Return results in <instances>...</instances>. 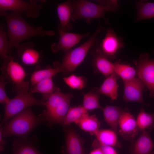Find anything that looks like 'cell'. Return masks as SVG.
<instances>
[{
    "label": "cell",
    "instance_id": "obj_22",
    "mask_svg": "<svg viewBox=\"0 0 154 154\" xmlns=\"http://www.w3.org/2000/svg\"><path fill=\"white\" fill-rule=\"evenodd\" d=\"M12 151L13 154H43L37 150L36 145L28 138H13Z\"/></svg>",
    "mask_w": 154,
    "mask_h": 154
},
{
    "label": "cell",
    "instance_id": "obj_1",
    "mask_svg": "<svg viewBox=\"0 0 154 154\" xmlns=\"http://www.w3.org/2000/svg\"><path fill=\"white\" fill-rule=\"evenodd\" d=\"M0 14L6 21L7 35L11 49L18 48L22 42L33 37L52 36L55 35L53 31L44 30L42 27H35L31 26L23 18L21 13L0 11Z\"/></svg>",
    "mask_w": 154,
    "mask_h": 154
},
{
    "label": "cell",
    "instance_id": "obj_3",
    "mask_svg": "<svg viewBox=\"0 0 154 154\" xmlns=\"http://www.w3.org/2000/svg\"><path fill=\"white\" fill-rule=\"evenodd\" d=\"M42 122L40 117L34 114L30 107L27 108L6 123L3 127V137L16 135L27 138L29 133Z\"/></svg>",
    "mask_w": 154,
    "mask_h": 154
},
{
    "label": "cell",
    "instance_id": "obj_34",
    "mask_svg": "<svg viewBox=\"0 0 154 154\" xmlns=\"http://www.w3.org/2000/svg\"><path fill=\"white\" fill-rule=\"evenodd\" d=\"M5 77L2 75L0 77V102L2 104H6L10 101V99L7 96L6 92L5 86L9 82L6 81Z\"/></svg>",
    "mask_w": 154,
    "mask_h": 154
},
{
    "label": "cell",
    "instance_id": "obj_10",
    "mask_svg": "<svg viewBox=\"0 0 154 154\" xmlns=\"http://www.w3.org/2000/svg\"><path fill=\"white\" fill-rule=\"evenodd\" d=\"M59 34L58 41L52 43L50 46L53 53L62 51L66 53L79 43L83 38L88 37L91 33L88 32L85 34H80L58 31Z\"/></svg>",
    "mask_w": 154,
    "mask_h": 154
},
{
    "label": "cell",
    "instance_id": "obj_35",
    "mask_svg": "<svg viewBox=\"0 0 154 154\" xmlns=\"http://www.w3.org/2000/svg\"><path fill=\"white\" fill-rule=\"evenodd\" d=\"M92 146L93 148H100L104 154H118L114 147L101 144L96 139L93 142Z\"/></svg>",
    "mask_w": 154,
    "mask_h": 154
},
{
    "label": "cell",
    "instance_id": "obj_27",
    "mask_svg": "<svg viewBox=\"0 0 154 154\" xmlns=\"http://www.w3.org/2000/svg\"><path fill=\"white\" fill-rule=\"evenodd\" d=\"M88 112L82 106L70 107L61 125L65 127L69 126L72 123L77 124L88 113Z\"/></svg>",
    "mask_w": 154,
    "mask_h": 154
},
{
    "label": "cell",
    "instance_id": "obj_5",
    "mask_svg": "<svg viewBox=\"0 0 154 154\" xmlns=\"http://www.w3.org/2000/svg\"><path fill=\"white\" fill-rule=\"evenodd\" d=\"M2 75L12 84V90L16 93L29 91V82L26 81V72L23 67L8 55L3 60L1 67Z\"/></svg>",
    "mask_w": 154,
    "mask_h": 154
},
{
    "label": "cell",
    "instance_id": "obj_24",
    "mask_svg": "<svg viewBox=\"0 0 154 154\" xmlns=\"http://www.w3.org/2000/svg\"><path fill=\"white\" fill-rule=\"evenodd\" d=\"M57 88L53 82L52 78H51L39 82L32 86L29 91L32 94L37 93L41 94L43 100L46 101Z\"/></svg>",
    "mask_w": 154,
    "mask_h": 154
},
{
    "label": "cell",
    "instance_id": "obj_23",
    "mask_svg": "<svg viewBox=\"0 0 154 154\" xmlns=\"http://www.w3.org/2000/svg\"><path fill=\"white\" fill-rule=\"evenodd\" d=\"M117 133L111 129H99L94 135L96 139L101 144L114 147H120L121 144L117 137Z\"/></svg>",
    "mask_w": 154,
    "mask_h": 154
},
{
    "label": "cell",
    "instance_id": "obj_17",
    "mask_svg": "<svg viewBox=\"0 0 154 154\" xmlns=\"http://www.w3.org/2000/svg\"><path fill=\"white\" fill-rule=\"evenodd\" d=\"M133 143L131 154H154V143L147 131H143Z\"/></svg>",
    "mask_w": 154,
    "mask_h": 154
},
{
    "label": "cell",
    "instance_id": "obj_7",
    "mask_svg": "<svg viewBox=\"0 0 154 154\" xmlns=\"http://www.w3.org/2000/svg\"><path fill=\"white\" fill-rule=\"evenodd\" d=\"M150 57L149 54L143 52L133 62L137 77L148 89L150 97L154 98V58L150 59Z\"/></svg>",
    "mask_w": 154,
    "mask_h": 154
},
{
    "label": "cell",
    "instance_id": "obj_8",
    "mask_svg": "<svg viewBox=\"0 0 154 154\" xmlns=\"http://www.w3.org/2000/svg\"><path fill=\"white\" fill-rule=\"evenodd\" d=\"M106 31L105 37L96 48L106 58L113 60L125 44L123 38L117 35L112 28L107 29Z\"/></svg>",
    "mask_w": 154,
    "mask_h": 154
},
{
    "label": "cell",
    "instance_id": "obj_32",
    "mask_svg": "<svg viewBox=\"0 0 154 154\" xmlns=\"http://www.w3.org/2000/svg\"><path fill=\"white\" fill-rule=\"evenodd\" d=\"M65 83L70 88L80 90L86 86L87 80L86 78L82 76H78L72 74L68 76L63 78Z\"/></svg>",
    "mask_w": 154,
    "mask_h": 154
},
{
    "label": "cell",
    "instance_id": "obj_19",
    "mask_svg": "<svg viewBox=\"0 0 154 154\" xmlns=\"http://www.w3.org/2000/svg\"><path fill=\"white\" fill-rule=\"evenodd\" d=\"M118 77L114 72L106 77L100 87L97 88L98 93L107 96L112 101L116 100L118 96Z\"/></svg>",
    "mask_w": 154,
    "mask_h": 154
},
{
    "label": "cell",
    "instance_id": "obj_12",
    "mask_svg": "<svg viewBox=\"0 0 154 154\" xmlns=\"http://www.w3.org/2000/svg\"><path fill=\"white\" fill-rule=\"evenodd\" d=\"M123 82L124 100L127 102L143 103V92L146 86L142 81L135 77L131 80L123 81Z\"/></svg>",
    "mask_w": 154,
    "mask_h": 154
},
{
    "label": "cell",
    "instance_id": "obj_4",
    "mask_svg": "<svg viewBox=\"0 0 154 154\" xmlns=\"http://www.w3.org/2000/svg\"><path fill=\"white\" fill-rule=\"evenodd\" d=\"M105 31V29L99 22L96 29L87 41L74 49L65 53L60 63L64 75L73 72L82 63L89 50L97 42L98 36Z\"/></svg>",
    "mask_w": 154,
    "mask_h": 154
},
{
    "label": "cell",
    "instance_id": "obj_36",
    "mask_svg": "<svg viewBox=\"0 0 154 154\" xmlns=\"http://www.w3.org/2000/svg\"><path fill=\"white\" fill-rule=\"evenodd\" d=\"M3 128V127L1 124L0 127V150L1 151L4 150L5 146L6 144V141L3 138V137L2 134Z\"/></svg>",
    "mask_w": 154,
    "mask_h": 154
},
{
    "label": "cell",
    "instance_id": "obj_37",
    "mask_svg": "<svg viewBox=\"0 0 154 154\" xmlns=\"http://www.w3.org/2000/svg\"><path fill=\"white\" fill-rule=\"evenodd\" d=\"M89 154H104L101 150L98 147L94 148Z\"/></svg>",
    "mask_w": 154,
    "mask_h": 154
},
{
    "label": "cell",
    "instance_id": "obj_30",
    "mask_svg": "<svg viewBox=\"0 0 154 154\" xmlns=\"http://www.w3.org/2000/svg\"><path fill=\"white\" fill-rule=\"evenodd\" d=\"M136 121L140 131L148 130L150 131L154 128V113H147L142 108L137 115Z\"/></svg>",
    "mask_w": 154,
    "mask_h": 154
},
{
    "label": "cell",
    "instance_id": "obj_15",
    "mask_svg": "<svg viewBox=\"0 0 154 154\" xmlns=\"http://www.w3.org/2000/svg\"><path fill=\"white\" fill-rule=\"evenodd\" d=\"M56 10L59 21L58 31L67 32L71 30L73 27L70 22L73 11L72 1L58 4Z\"/></svg>",
    "mask_w": 154,
    "mask_h": 154
},
{
    "label": "cell",
    "instance_id": "obj_16",
    "mask_svg": "<svg viewBox=\"0 0 154 154\" xmlns=\"http://www.w3.org/2000/svg\"><path fill=\"white\" fill-rule=\"evenodd\" d=\"M91 63L94 72L101 74L106 78L114 72V64L102 55L97 48L92 53Z\"/></svg>",
    "mask_w": 154,
    "mask_h": 154
},
{
    "label": "cell",
    "instance_id": "obj_28",
    "mask_svg": "<svg viewBox=\"0 0 154 154\" xmlns=\"http://www.w3.org/2000/svg\"><path fill=\"white\" fill-rule=\"evenodd\" d=\"M84 131L94 135L99 129L100 122L95 115H90L88 113L84 116L77 124Z\"/></svg>",
    "mask_w": 154,
    "mask_h": 154
},
{
    "label": "cell",
    "instance_id": "obj_14",
    "mask_svg": "<svg viewBox=\"0 0 154 154\" xmlns=\"http://www.w3.org/2000/svg\"><path fill=\"white\" fill-rule=\"evenodd\" d=\"M72 98L65 100L60 105L52 111L44 113L39 116L42 121H46L49 127L58 124L61 125L70 108V101Z\"/></svg>",
    "mask_w": 154,
    "mask_h": 154
},
{
    "label": "cell",
    "instance_id": "obj_2",
    "mask_svg": "<svg viewBox=\"0 0 154 154\" xmlns=\"http://www.w3.org/2000/svg\"><path fill=\"white\" fill-rule=\"evenodd\" d=\"M73 11L71 20L74 21L84 19L89 24L92 19H102L105 23L109 24V20L106 18V12H116L119 7L117 0H109L105 5L96 4L85 0L73 1Z\"/></svg>",
    "mask_w": 154,
    "mask_h": 154
},
{
    "label": "cell",
    "instance_id": "obj_31",
    "mask_svg": "<svg viewBox=\"0 0 154 154\" xmlns=\"http://www.w3.org/2000/svg\"><path fill=\"white\" fill-rule=\"evenodd\" d=\"M97 88L84 94L82 106L87 111L98 109L102 110L99 98V94Z\"/></svg>",
    "mask_w": 154,
    "mask_h": 154
},
{
    "label": "cell",
    "instance_id": "obj_9",
    "mask_svg": "<svg viewBox=\"0 0 154 154\" xmlns=\"http://www.w3.org/2000/svg\"><path fill=\"white\" fill-rule=\"evenodd\" d=\"M42 8L41 5L33 1L28 2L21 0H0V11L24 12L28 17L33 18L39 16Z\"/></svg>",
    "mask_w": 154,
    "mask_h": 154
},
{
    "label": "cell",
    "instance_id": "obj_13",
    "mask_svg": "<svg viewBox=\"0 0 154 154\" xmlns=\"http://www.w3.org/2000/svg\"><path fill=\"white\" fill-rule=\"evenodd\" d=\"M65 143L61 150L64 154H85L83 142L76 131L69 126L64 127Z\"/></svg>",
    "mask_w": 154,
    "mask_h": 154
},
{
    "label": "cell",
    "instance_id": "obj_21",
    "mask_svg": "<svg viewBox=\"0 0 154 154\" xmlns=\"http://www.w3.org/2000/svg\"><path fill=\"white\" fill-rule=\"evenodd\" d=\"M62 72L60 63L58 62H54L53 67H49L35 70L31 76L30 81L31 86H33L43 80L52 78L58 73Z\"/></svg>",
    "mask_w": 154,
    "mask_h": 154
},
{
    "label": "cell",
    "instance_id": "obj_25",
    "mask_svg": "<svg viewBox=\"0 0 154 154\" xmlns=\"http://www.w3.org/2000/svg\"><path fill=\"white\" fill-rule=\"evenodd\" d=\"M73 95L70 93L62 92L59 88H57L55 91L44 102V106L46 110L44 113L49 112L60 105L63 102L70 98H72Z\"/></svg>",
    "mask_w": 154,
    "mask_h": 154
},
{
    "label": "cell",
    "instance_id": "obj_20",
    "mask_svg": "<svg viewBox=\"0 0 154 154\" xmlns=\"http://www.w3.org/2000/svg\"><path fill=\"white\" fill-rule=\"evenodd\" d=\"M102 110L105 121L117 134L119 122L124 110L118 106L106 105Z\"/></svg>",
    "mask_w": 154,
    "mask_h": 154
},
{
    "label": "cell",
    "instance_id": "obj_11",
    "mask_svg": "<svg viewBox=\"0 0 154 154\" xmlns=\"http://www.w3.org/2000/svg\"><path fill=\"white\" fill-rule=\"evenodd\" d=\"M139 130L136 119L129 112L124 110L118 125V133L125 140L132 142Z\"/></svg>",
    "mask_w": 154,
    "mask_h": 154
},
{
    "label": "cell",
    "instance_id": "obj_18",
    "mask_svg": "<svg viewBox=\"0 0 154 154\" xmlns=\"http://www.w3.org/2000/svg\"><path fill=\"white\" fill-rule=\"evenodd\" d=\"M34 44L31 42L20 44L17 48V53L22 62L27 65H35L40 61L41 54L33 48Z\"/></svg>",
    "mask_w": 154,
    "mask_h": 154
},
{
    "label": "cell",
    "instance_id": "obj_26",
    "mask_svg": "<svg viewBox=\"0 0 154 154\" xmlns=\"http://www.w3.org/2000/svg\"><path fill=\"white\" fill-rule=\"evenodd\" d=\"M135 8L137 11L135 21L154 18V3L140 0L136 3Z\"/></svg>",
    "mask_w": 154,
    "mask_h": 154
},
{
    "label": "cell",
    "instance_id": "obj_6",
    "mask_svg": "<svg viewBox=\"0 0 154 154\" xmlns=\"http://www.w3.org/2000/svg\"><path fill=\"white\" fill-rule=\"evenodd\" d=\"M45 101L37 99L29 91L17 93L14 98L5 105L4 114L1 125L5 123L10 118L27 108L33 105L44 106Z\"/></svg>",
    "mask_w": 154,
    "mask_h": 154
},
{
    "label": "cell",
    "instance_id": "obj_33",
    "mask_svg": "<svg viewBox=\"0 0 154 154\" xmlns=\"http://www.w3.org/2000/svg\"><path fill=\"white\" fill-rule=\"evenodd\" d=\"M5 28L4 25L1 23L0 26V56L3 60L8 57V54L12 53Z\"/></svg>",
    "mask_w": 154,
    "mask_h": 154
},
{
    "label": "cell",
    "instance_id": "obj_29",
    "mask_svg": "<svg viewBox=\"0 0 154 154\" xmlns=\"http://www.w3.org/2000/svg\"><path fill=\"white\" fill-rule=\"evenodd\" d=\"M114 64V72L123 81L128 80L135 77L136 69L129 64L116 61Z\"/></svg>",
    "mask_w": 154,
    "mask_h": 154
}]
</instances>
